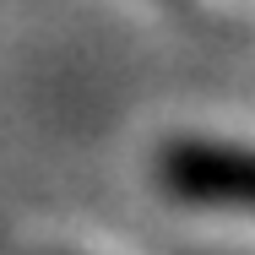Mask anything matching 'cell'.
Listing matches in <instances>:
<instances>
[{"label":"cell","mask_w":255,"mask_h":255,"mask_svg":"<svg viewBox=\"0 0 255 255\" xmlns=\"http://www.w3.org/2000/svg\"><path fill=\"white\" fill-rule=\"evenodd\" d=\"M157 179L168 196L190 206L255 212V147L234 141H168L157 157Z\"/></svg>","instance_id":"6da1fadb"}]
</instances>
